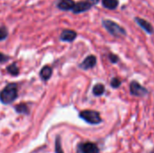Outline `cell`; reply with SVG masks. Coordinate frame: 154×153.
<instances>
[{
	"mask_svg": "<svg viewBox=\"0 0 154 153\" xmlns=\"http://www.w3.org/2000/svg\"><path fill=\"white\" fill-rule=\"evenodd\" d=\"M120 84H121V82H120V80L117 79V78H113V80L111 81V86H112L113 87H115V88L118 87L120 86Z\"/></svg>",
	"mask_w": 154,
	"mask_h": 153,
	"instance_id": "cell-18",
	"label": "cell"
},
{
	"mask_svg": "<svg viewBox=\"0 0 154 153\" xmlns=\"http://www.w3.org/2000/svg\"><path fill=\"white\" fill-rule=\"evenodd\" d=\"M7 37V30L5 27H1L0 28V41L5 40Z\"/></svg>",
	"mask_w": 154,
	"mask_h": 153,
	"instance_id": "cell-17",
	"label": "cell"
},
{
	"mask_svg": "<svg viewBox=\"0 0 154 153\" xmlns=\"http://www.w3.org/2000/svg\"><path fill=\"white\" fill-rule=\"evenodd\" d=\"M103 5L108 9H115L118 5V0H102Z\"/></svg>",
	"mask_w": 154,
	"mask_h": 153,
	"instance_id": "cell-12",
	"label": "cell"
},
{
	"mask_svg": "<svg viewBox=\"0 0 154 153\" xmlns=\"http://www.w3.org/2000/svg\"><path fill=\"white\" fill-rule=\"evenodd\" d=\"M136 22H137L138 24H139L142 28H143L147 32L152 33V32H153V29H152V24H151L150 23H148L147 21H145V20H143V19H141V18H136Z\"/></svg>",
	"mask_w": 154,
	"mask_h": 153,
	"instance_id": "cell-11",
	"label": "cell"
},
{
	"mask_svg": "<svg viewBox=\"0 0 154 153\" xmlns=\"http://www.w3.org/2000/svg\"><path fill=\"white\" fill-rule=\"evenodd\" d=\"M75 2L73 0H60L58 2V7L61 10H70L73 9Z\"/></svg>",
	"mask_w": 154,
	"mask_h": 153,
	"instance_id": "cell-9",
	"label": "cell"
},
{
	"mask_svg": "<svg viewBox=\"0 0 154 153\" xmlns=\"http://www.w3.org/2000/svg\"><path fill=\"white\" fill-rule=\"evenodd\" d=\"M79 117L90 124H98L101 122V117L99 113L91 110L82 111L79 114Z\"/></svg>",
	"mask_w": 154,
	"mask_h": 153,
	"instance_id": "cell-2",
	"label": "cell"
},
{
	"mask_svg": "<svg viewBox=\"0 0 154 153\" xmlns=\"http://www.w3.org/2000/svg\"><path fill=\"white\" fill-rule=\"evenodd\" d=\"M55 150H56V153H63L62 149H61V145H60V137H57V139H56Z\"/></svg>",
	"mask_w": 154,
	"mask_h": 153,
	"instance_id": "cell-16",
	"label": "cell"
},
{
	"mask_svg": "<svg viewBox=\"0 0 154 153\" xmlns=\"http://www.w3.org/2000/svg\"><path fill=\"white\" fill-rule=\"evenodd\" d=\"M97 63V59L95 56L93 55H90L88 57H87L84 61L80 64V68L84 69H92Z\"/></svg>",
	"mask_w": 154,
	"mask_h": 153,
	"instance_id": "cell-7",
	"label": "cell"
},
{
	"mask_svg": "<svg viewBox=\"0 0 154 153\" xmlns=\"http://www.w3.org/2000/svg\"><path fill=\"white\" fill-rule=\"evenodd\" d=\"M77 33L72 30H64L60 34V40L64 41H72L76 39Z\"/></svg>",
	"mask_w": 154,
	"mask_h": 153,
	"instance_id": "cell-8",
	"label": "cell"
},
{
	"mask_svg": "<svg viewBox=\"0 0 154 153\" xmlns=\"http://www.w3.org/2000/svg\"><path fill=\"white\" fill-rule=\"evenodd\" d=\"M7 60H8V57H7V56H5V55L3 54V53H0V63L5 62V61H6Z\"/></svg>",
	"mask_w": 154,
	"mask_h": 153,
	"instance_id": "cell-20",
	"label": "cell"
},
{
	"mask_svg": "<svg viewBox=\"0 0 154 153\" xmlns=\"http://www.w3.org/2000/svg\"><path fill=\"white\" fill-rule=\"evenodd\" d=\"M105 92V87L102 84H97L93 87V94L95 96H102Z\"/></svg>",
	"mask_w": 154,
	"mask_h": 153,
	"instance_id": "cell-13",
	"label": "cell"
},
{
	"mask_svg": "<svg viewBox=\"0 0 154 153\" xmlns=\"http://www.w3.org/2000/svg\"><path fill=\"white\" fill-rule=\"evenodd\" d=\"M15 111L19 114L27 115L28 114V107L25 104H20V105L15 106Z\"/></svg>",
	"mask_w": 154,
	"mask_h": 153,
	"instance_id": "cell-15",
	"label": "cell"
},
{
	"mask_svg": "<svg viewBox=\"0 0 154 153\" xmlns=\"http://www.w3.org/2000/svg\"><path fill=\"white\" fill-rule=\"evenodd\" d=\"M17 95H18L17 85L14 83L8 84L0 92V101L5 105L11 104L17 98Z\"/></svg>",
	"mask_w": 154,
	"mask_h": 153,
	"instance_id": "cell-1",
	"label": "cell"
},
{
	"mask_svg": "<svg viewBox=\"0 0 154 153\" xmlns=\"http://www.w3.org/2000/svg\"><path fill=\"white\" fill-rule=\"evenodd\" d=\"M152 153H154V152H152Z\"/></svg>",
	"mask_w": 154,
	"mask_h": 153,
	"instance_id": "cell-21",
	"label": "cell"
},
{
	"mask_svg": "<svg viewBox=\"0 0 154 153\" xmlns=\"http://www.w3.org/2000/svg\"><path fill=\"white\" fill-rule=\"evenodd\" d=\"M103 24L106 27V29L111 34H113V35H115L116 37H119V36H122V35L125 34V30L121 26H119L117 23H116L115 22H112V21H109V20H106V21L103 22Z\"/></svg>",
	"mask_w": 154,
	"mask_h": 153,
	"instance_id": "cell-3",
	"label": "cell"
},
{
	"mask_svg": "<svg viewBox=\"0 0 154 153\" xmlns=\"http://www.w3.org/2000/svg\"><path fill=\"white\" fill-rule=\"evenodd\" d=\"M130 91L132 95L136 96H143L148 93L147 89H145L143 86H141L138 82H135V81L131 83Z\"/></svg>",
	"mask_w": 154,
	"mask_h": 153,
	"instance_id": "cell-4",
	"label": "cell"
},
{
	"mask_svg": "<svg viewBox=\"0 0 154 153\" xmlns=\"http://www.w3.org/2000/svg\"><path fill=\"white\" fill-rule=\"evenodd\" d=\"M79 150L82 153H99L98 147L93 142H85L80 144Z\"/></svg>",
	"mask_w": 154,
	"mask_h": 153,
	"instance_id": "cell-6",
	"label": "cell"
},
{
	"mask_svg": "<svg viewBox=\"0 0 154 153\" xmlns=\"http://www.w3.org/2000/svg\"><path fill=\"white\" fill-rule=\"evenodd\" d=\"M6 69H7V71H8L11 75H13V76H17L18 73H19V69H18V67L16 66L15 63H13V64H11L10 66H8Z\"/></svg>",
	"mask_w": 154,
	"mask_h": 153,
	"instance_id": "cell-14",
	"label": "cell"
},
{
	"mask_svg": "<svg viewBox=\"0 0 154 153\" xmlns=\"http://www.w3.org/2000/svg\"><path fill=\"white\" fill-rule=\"evenodd\" d=\"M92 5H94L90 0H87V1H81L79 2L77 4H75L74 7H73V13L75 14H79V13H83L87 10H88Z\"/></svg>",
	"mask_w": 154,
	"mask_h": 153,
	"instance_id": "cell-5",
	"label": "cell"
},
{
	"mask_svg": "<svg viewBox=\"0 0 154 153\" xmlns=\"http://www.w3.org/2000/svg\"><path fill=\"white\" fill-rule=\"evenodd\" d=\"M52 74V69L50 66L43 67L40 71V77L43 81H47Z\"/></svg>",
	"mask_w": 154,
	"mask_h": 153,
	"instance_id": "cell-10",
	"label": "cell"
},
{
	"mask_svg": "<svg viewBox=\"0 0 154 153\" xmlns=\"http://www.w3.org/2000/svg\"><path fill=\"white\" fill-rule=\"evenodd\" d=\"M109 59H110V60H111L113 63H116V62L118 60V58H117L116 55H114V54H110V55H109Z\"/></svg>",
	"mask_w": 154,
	"mask_h": 153,
	"instance_id": "cell-19",
	"label": "cell"
}]
</instances>
